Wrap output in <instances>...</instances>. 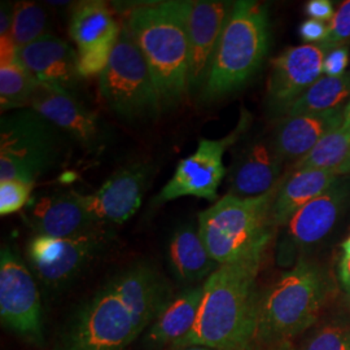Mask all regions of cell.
<instances>
[{
    "label": "cell",
    "instance_id": "6da1fadb",
    "mask_svg": "<svg viewBox=\"0 0 350 350\" xmlns=\"http://www.w3.org/2000/svg\"><path fill=\"white\" fill-rule=\"evenodd\" d=\"M262 257L219 265L202 284L198 321L174 348L202 345L215 350H250L257 338L260 304L256 280Z\"/></svg>",
    "mask_w": 350,
    "mask_h": 350
},
{
    "label": "cell",
    "instance_id": "7a4b0ae2",
    "mask_svg": "<svg viewBox=\"0 0 350 350\" xmlns=\"http://www.w3.org/2000/svg\"><path fill=\"white\" fill-rule=\"evenodd\" d=\"M125 26L148 64L161 105L172 107L189 91V50L182 1L140 4Z\"/></svg>",
    "mask_w": 350,
    "mask_h": 350
},
{
    "label": "cell",
    "instance_id": "3957f363",
    "mask_svg": "<svg viewBox=\"0 0 350 350\" xmlns=\"http://www.w3.org/2000/svg\"><path fill=\"white\" fill-rule=\"evenodd\" d=\"M269 51V20L262 4L234 3L213 55L202 99L215 100L243 88L258 72Z\"/></svg>",
    "mask_w": 350,
    "mask_h": 350
},
{
    "label": "cell",
    "instance_id": "277c9868",
    "mask_svg": "<svg viewBox=\"0 0 350 350\" xmlns=\"http://www.w3.org/2000/svg\"><path fill=\"white\" fill-rule=\"evenodd\" d=\"M278 186L263 196L250 199L227 193L201 213L199 232L215 262L262 257L274 228L271 208Z\"/></svg>",
    "mask_w": 350,
    "mask_h": 350
},
{
    "label": "cell",
    "instance_id": "5b68a950",
    "mask_svg": "<svg viewBox=\"0 0 350 350\" xmlns=\"http://www.w3.org/2000/svg\"><path fill=\"white\" fill-rule=\"evenodd\" d=\"M69 137L36 111L18 109L0 122V182L36 183L63 163Z\"/></svg>",
    "mask_w": 350,
    "mask_h": 350
},
{
    "label": "cell",
    "instance_id": "8992f818",
    "mask_svg": "<svg viewBox=\"0 0 350 350\" xmlns=\"http://www.w3.org/2000/svg\"><path fill=\"white\" fill-rule=\"evenodd\" d=\"M323 299L325 284L319 271L301 260L261 300L257 338L273 345L300 335L317 322Z\"/></svg>",
    "mask_w": 350,
    "mask_h": 350
},
{
    "label": "cell",
    "instance_id": "52a82bcc",
    "mask_svg": "<svg viewBox=\"0 0 350 350\" xmlns=\"http://www.w3.org/2000/svg\"><path fill=\"white\" fill-rule=\"evenodd\" d=\"M101 99L117 116L137 120L163 109L148 64L125 24L99 79Z\"/></svg>",
    "mask_w": 350,
    "mask_h": 350
},
{
    "label": "cell",
    "instance_id": "ba28073f",
    "mask_svg": "<svg viewBox=\"0 0 350 350\" xmlns=\"http://www.w3.org/2000/svg\"><path fill=\"white\" fill-rule=\"evenodd\" d=\"M144 327L108 284L77 314L63 350H124Z\"/></svg>",
    "mask_w": 350,
    "mask_h": 350
},
{
    "label": "cell",
    "instance_id": "9c48e42d",
    "mask_svg": "<svg viewBox=\"0 0 350 350\" xmlns=\"http://www.w3.org/2000/svg\"><path fill=\"white\" fill-rule=\"evenodd\" d=\"M245 122L247 120L243 118L226 138L201 139L196 152L178 163L174 175L161 189L156 202L163 204L186 196L217 200V192L226 173L224 154L245 129Z\"/></svg>",
    "mask_w": 350,
    "mask_h": 350
},
{
    "label": "cell",
    "instance_id": "30bf717a",
    "mask_svg": "<svg viewBox=\"0 0 350 350\" xmlns=\"http://www.w3.org/2000/svg\"><path fill=\"white\" fill-rule=\"evenodd\" d=\"M104 247V231L75 238L37 235L27 245V258L38 278L51 287H62L79 275Z\"/></svg>",
    "mask_w": 350,
    "mask_h": 350
},
{
    "label": "cell",
    "instance_id": "8fae6325",
    "mask_svg": "<svg viewBox=\"0 0 350 350\" xmlns=\"http://www.w3.org/2000/svg\"><path fill=\"white\" fill-rule=\"evenodd\" d=\"M0 317L17 334L42 338V305L37 284L24 262L10 248L0 256Z\"/></svg>",
    "mask_w": 350,
    "mask_h": 350
},
{
    "label": "cell",
    "instance_id": "7c38bea8",
    "mask_svg": "<svg viewBox=\"0 0 350 350\" xmlns=\"http://www.w3.org/2000/svg\"><path fill=\"white\" fill-rule=\"evenodd\" d=\"M232 7L228 1H182L189 50V91L204 88Z\"/></svg>",
    "mask_w": 350,
    "mask_h": 350
},
{
    "label": "cell",
    "instance_id": "4fadbf2b",
    "mask_svg": "<svg viewBox=\"0 0 350 350\" xmlns=\"http://www.w3.org/2000/svg\"><path fill=\"white\" fill-rule=\"evenodd\" d=\"M150 175L148 163H133L114 173L95 193L78 196L99 225H121L140 208Z\"/></svg>",
    "mask_w": 350,
    "mask_h": 350
},
{
    "label": "cell",
    "instance_id": "5bb4252c",
    "mask_svg": "<svg viewBox=\"0 0 350 350\" xmlns=\"http://www.w3.org/2000/svg\"><path fill=\"white\" fill-rule=\"evenodd\" d=\"M325 50L317 44H302L283 51L271 62L267 83L270 105L278 112L288 107L321 78Z\"/></svg>",
    "mask_w": 350,
    "mask_h": 350
},
{
    "label": "cell",
    "instance_id": "9a60e30c",
    "mask_svg": "<svg viewBox=\"0 0 350 350\" xmlns=\"http://www.w3.org/2000/svg\"><path fill=\"white\" fill-rule=\"evenodd\" d=\"M30 108L81 146L86 148L98 146L100 140L98 117L70 91L38 82Z\"/></svg>",
    "mask_w": 350,
    "mask_h": 350
},
{
    "label": "cell",
    "instance_id": "2e32d148",
    "mask_svg": "<svg viewBox=\"0 0 350 350\" xmlns=\"http://www.w3.org/2000/svg\"><path fill=\"white\" fill-rule=\"evenodd\" d=\"M25 218L37 235L50 238H75L103 230L75 191L39 198L27 208Z\"/></svg>",
    "mask_w": 350,
    "mask_h": 350
},
{
    "label": "cell",
    "instance_id": "e0dca14e",
    "mask_svg": "<svg viewBox=\"0 0 350 350\" xmlns=\"http://www.w3.org/2000/svg\"><path fill=\"white\" fill-rule=\"evenodd\" d=\"M284 159L273 140H260L243 152L230 174V195L241 199L271 192L282 180Z\"/></svg>",
    "mask_w": 350,
    "mask_h": 350
},
{
    "label": "cell",
    "instance_id": "ac0fdd59",
    "mask_svg": "<svg viewBox=\"0 0 350 350\" xmlns=\"http://www.w3.org/2000/svg\"><path fill=\"white\" fill-rule=\"evenodd\" d=\"M17 62L39 83L59 86L68 91L81 78L78 75V52L62 38L50 34L20 49Z\"/></svg>",
    "mask_w": 350,
    "mask_h": 350
},
{
    "label": "cell",
    "instance_id": "d6986e66",
    "mask_svg": "<svg viewBox=\"0 0 350 350\" xmlns=\"http://www.w3.org/2000/svg\"><path fill=\"white\" fill-rule=\"evenodd\" d=\"M113 291L146 328L172 301L169 287L153 267L139 263L109 282Z\"/></svg>",
    "mask_w": 350,
    "mask_h": 350
},
{
    "label": "cell",
    "instance_id": "ffe728a7",
    "mask_svg": "<svg viewBox=\"0 0 350 350\" xmlns=\"http://www.w3.org/2000/svg\"><path fill=\"white\" fill-rule=\"evenodd\" d=\"M348 192L336 182L325 193L295 213L286 225L289 243L296 248H306L325 238L342 212Z\"/></svg>",
    "mask_w": 350,
    "mask_h": 350
},
{
    "label": "cell",
    "instance_id": "44dd1931",
    "mask_svg": "<svg viewBox=\"0 0 350 350\" xmlns=\"http://www.w3.org/2000/svg\"><path fill=\"white\" fill-rule=\"evenodd\" d=\"M344 109L286 117L276 129L273 143L284 160H300L328 135L342 126Z\"/></svg>",
    "mask_w": 350,
    "mask_h": 350
},
{
    "label": "cell",
    "instance_id": "7402d4cb",
    "mask_svg": "<svg viewBox=\"0 0 350 350\" xmlns=\"http://www.w3.org/2000/svg\"><path fill=\"white\" fill-rule=\"evenodd\" d=\"M338 175L329 170L300 169L283 176L271 208L274 227L286 226L304 205L325 193L338 182Z\"/></svg>",
    "mask_w": 350,
    "mask_h": 350
},
{
    "label": "cell",
    "instance_id": "603a6c76",
    "mask_svg": "<svg viewBox=\"0 0 350 350\" xmlns=\"http://www.w3.org/2000/svg\"><path fill=\"white\" fill-rule=\"evenodd\" d=\"M204 287L189 288L165 306L147 334L152 345L173 347L187 336L198 321Z\"/></svg>",
    "mask_w": 350,
    "mask_h": 350
},
{
    "label": "cell",
    "instance_id": "cb8c5ba5",
    "mask_svg": "<svg viewBox=\"0 0 350 350\" xmlns=\"http://www.w3.org/2000/svg\"><path fill=\"white\" fill-rule=\"evenodd\" d=\"M169 258L175 275L186 283L209 278L219 266L206 250L199 227H179L169 244Z\"/></svg>",
    "mask_w": 350,
    "mask_h": 350
},
{
    "label": "cell",
    "instance_id": "d4e9b609",
    "mask_svg": "<svg viewBox=\"0 0 350 350\" xmlns=\"http://www.w3.org/2000/svg\"><path fill=\"white\" fill-rule=\"evenodd\" d=\"M121 27L113 17L109 7L103 1L78 3L69 21V34L78 46L86 50L101 44L116 43Z\"/></svg>",
    "mask_w": 350,
    "mask_h": 350
},
{
    "label": "cell",
    "instance_id": "484cf974",
    "mask_svg": "<svg viewBox=\"0 0 350 350\" xmlns=\"http://www.w3.org/2000/svg\"><path fill=\"white\" fill-rule=\"evenodd\" d=\"M350 96V78L321 77L313 86L308 88L299 99L293 101L284 112L286 117L328 112L341 108Z\"/></svg>",
    "mask_w": 350,
    "mask_h": 350
},
{
    "label": "cell",
    "instance_id": "4316f807",
    "mask_svg": "<svg viewBox=\"0 0 350 350\" xmlns=\"http://www.w3.org/2000/svg\"><path fill=\"white\" fill-rule=\"evenodd\" d=\"M350 154V131L342 126L325 135L313 150L293 165V170L317 169L336 172Z\"/></svg>",
    "mask_w": 350,
    "mask_h": 350
},
{
    "label": "cell",
    "instance_id": "83f0119b",
    "mask_svg": "<svg viewBox=\"0 0 350 350\" xmlns=\"http://www.w3.org/2000/svg\"><path fill=\"white\" fill-rule=\"evenodd\" d=\"M38 81L18 63L0 66L1 111H18L30 107Z\"/></svg>",
    "mask_w": 350,
    "mask_h": 350
},
{
    "label": "cell",
    "instance_id": "f1b7e54d",
    "mask_svg": "<svg viewBox=\"0 0 350 350\" xmlns=\"http://www.w3.org/2000/svg\"><path fill=\"white\" fill-rule=\"evenodd\" d=\"M49 16L42 5L34 1H18L13 5L11 37L18 50L49 36Z\"/></svg>",
    "mask_w": 350,
    "mask_h": 350
},
{
    "label": "cell",
    "instance_id": "f546056e",
    "mask_svg": "<svg viewBox=\"0 0 350 350\" xmlns=\"http://www.w3.org/2000/svg\"><path fill=\"white\" fill-rule=\"evenodd\" d=\"M304 350H350V325H325L310 338Z\"/></svg>",
    "mask_w": 350,
    "mask_h": 350
},
{
    "label": "cell",
    "instance_id": "4dcf8cb0",
    "mask_svg": "<svg viewBox=\"0 0 350 350\" xmlns=\"http://www.w3.org/2000/svg\"><path fill=\"white\" fill-rule=\"evenodd\" d=\"M34 185L23 180L0 182V214L10 215L20 212L29 201Z\"/></svg>",
    "mask_w": 350,
    "mask_h": 350
},
{
    "label": "cell",
    "instance_id": "1f68e13d",
    "mask_svg": "<svg viewBox=\"0 0 350 350\" xmlns=\"http://www.w3.org/2000/svg\"><path fill=\"white\" fill-rule=\"evenodd\" d=\"M116 43L78 50V75L81 78L100 75L108 66Z\"/></svg>",
    "mask_w": 350,
    "mask_h": 350
},
{
    "label": "cell",
    "instance_id": "d6a6232c",
    "mask_svg": "<svg viewBox=\"0 0 350 350\" xmlns=\"http://www.w3.org/2000/svg\"><path fill=\"white\" fill-rule=\"evenodd\" d=\"M327 26V36L321 43V47L323 50L338 49L341 43L350 39V0L341 3L340 8Z\"/></svg>",
    "mask_w": 350,
    "mask_h": 350
},
{
    "label": "cell",
    "instance_id": "836d02e7",
    "mask_svg": "<svg viewBox=\"0 0 350 350\" xmlns=\"http://www.w3.org/2000/svg\"><path fill=\"white\" fill-rule=\"evenodd\" d=\"M348 50L338 47L325 55L323 62V73L328 77H341L348 66Z\"/></svg>",
    "mask_w": 350,
    "mask_h": 350
},
{
    "label": "cell",
    "instance_id": "e575fe53",
    "mask_svg": "<svg viewBox=\"0 0 350 350\" xmlns=\"http://www.w3.org/2000/svg\"><path fill=\"white\" fill-rule=\"evenodd\" d=\"M327 30H328V26L325 25V23L310 18L301 24L299 33H300L302 40H305V42H321L322 43L327 36Z\"/></svg>",
    "mask_w": 350,
    "mask_h": 350
},
{
    "label": "cell",
    "instance_id": "d590c367",
    "mask_svg": "<svg viewBox=\"0 0 350 350\" xmlns=\"http://www.w3.org/2000/svg\"><path fill=\"white\" fill-rule=\"evenodd\" d=\"M306 13L313 18L318 21H331V18L334 17V5L331 1L328 0H310L306 7H305Z\"/></svg>",
    "mask_w": 350,
    "mask_h": 350
},
{
    "label": "cell",
    "instance_id": "8d00e7d4",
    "mask_svg": "<svg viewBox=\"0 0 350 350\" xmlns=\"http://www.w3.org/2000/svg\"><path fill=\"white\" fill-rule=\"evenodd\" d=\"M13 23V7L10 3H1L0 8V37L11 36Z\"/></svg>",
    "mask_w": 350,
    "mask_h": 350
},
{
    "label": "cell",
    "instance_id": "74e56055",
    "mask_svg": "<svg viewBox=\"0 0 350 350\" xmlns=\"http://www.w3.org/2000/svg\"><path fill=\"white\" fill-rule=\"evenodd\" d=\"M338 278L342 287L350 296V253H345L341 257L338 265Z\"/></svg>",
    "mask_w": 350,
    "mask_h": 350
},
{
    "label": "cell",
    "instance_id": "f35d334b",
    "mask_svg": "<svg viewBox=\"0 0 350 350\" xmlns=\"http://www.w3.org/2000/svg\"><path fill=\"white\" fill-rule=\"evenodd\" d=\"M265 350H295L292 344L289 341H282V342H278V344H273L270 345V348Z\"/></svg>",
    "mask_w": 350,
    "mask_h": 350
},
{
    "label": "cell",
    "instance_id": "ab89813d",
    "mask_svg": "<svg viewBox=\"0 0 350 350\" xmlns=\"http://www.w3.org/2000/svg\"><path fill=\"white\" fill-rule=\"evenodd\" d=\"M335 173H336L338 176H340V175L350 174V154L348 156V159L344 161V163L338 167Z\"/></svg>",
    "mask_w": 350,
    "mask_h": 350
},
{
    "label": "cell",
    "instance_id": "60d3db41",
    "mask_svg": "<svg viewBox=\"0 0 350 350\" xmlns=\"http://www.w3.org/2000/svg\"><path fill=\"white\" fill-rule=\"evenodd\" d=\"M342 127L345 130H349L350 131V101L348 103V105L344 108V122H342Z\"/></svg>",
    "mask_w": 350,
    "mask_h": 350
},
{
    "label": "cell",
    "instance_id": "b9f144b4",
    "mask_svg": "<svg viewBox=\"0 0 350 350\" xmlns=\"http://www.w3.org/2000/svg\"><path fill=\"white\" fill-rule=\"evenodd\" d=\"M174 350H215L208 347H202V345H186V347H179L174 348Z\"/></svg>",
    "mask_w": 350,
    "mask_h": 350
},
{
    "label": "cell",
    "instance_id": "7bdbcfd3",
    "mask_svg": "<svg viewBox=\"0 0 350 350\" xmlns=\"http://www.w3.org/2000/svg\"><path fill=\"white\" fill-rule=\"evenodd\" d=\"M341 248H342V252H344V254L345 253H350V237L347 239L344 243H342V245H341Z\"/></svg>",
    "mask_w": 350,
    "mask_h": 350
}]
</instances>
